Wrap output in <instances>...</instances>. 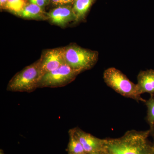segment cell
<instances>
[{"mask_svg":"<svg viewBox=\"0 0 154 154\" xmlns=\"http://www.w3.org/2000/svg\"><path fill=\"white\" fill-rule=\"evenodd\" d=\"M103 79L107 86L121 96L137 102H146L141 96L137 84L131 82L118 69L114 67L106 69L103 74Z\"/></svg>","mask_w":154,"mask_h":154,"instance_id":"2","label":"cell"},{"mask_svg":"<svg viewBox=\"0 0 154 154\" xmlns=\"http://www.w3.org/2000/svg\"><path fill=\"white\" fill-rule=\"evenodd\" d=\"M0 154H5L3 153L2 151L1 150V152H0Z\"/></svg>","mask_w":154,"mask_h":154,"instance_id":"20","label":"cell"},{"mask_svg":"<svg viewBox=\"0 0 154 154\" xmlns=\"http://www.w3.org/2000/svg\"><path fill=\"white\" fill-rule=\"evenodd\" d=\"M15 15L22 18L35 20H48L47 13L37 5L28 3L25 8Z\"/></svg>","mask_w":154,"mask_h":154,"instance_id":"10","label":"cell"},{"mask_svg":"<svg viewBox=\"0 0 154 154\" xmlns=\"http://www.w3.org/2000/svg\"><path fill=\"white\" fill-rule=\"evenodd\" d=\"M28 3V0H8L2 9L15 14L23 10Z\"/></svg>","mask_w":154,"mask_h":154,"instance_id":"14","label":"cell"},{"mask_svg":"<svg viewBox=\"0 0 154 154\" xmlns=\"http://www.w3.org/2000/svg\"><path fill=\"white\" fill-rule=\"evenodd\" d=\"M7 1L8 0H0V7L1 9L5 5Z\"/></svg>","mask_w":154,"mask_h":154,"instance_id":"17","label":"cell"},{"mask_svg":"<svg viewBox=\"0 0 154 154\" xmlns=\"http://www.w3.org/2000/svg\"><path fill=\"white\" fill-rule=\"evenodd\" d=\"M93 154H105L103 151L99 152Z\"/></svg>","mask_w":154,"mask_h":154,"instance_id":"19","label":"cell"},{"mask_svg":"<svg viewBox=\"0 0 154 154\" xmlns=\"http://www.w3.org/2000/svg\"><path fill=\"white\" fill-rule=\"evenodd\" d=\"M144 103L147 109L146 121L149 125L151 136L154 137V95L151 96Z\"/></svg>","mask_w":154,"mask_h":154,"instance_id":"13","label":"cell"},{"mask_svg":"<svg viewBox=\"0 0 154 154\" xmlns=\"http://www.w3.org/2000/svg\"><path fill=\"white\" fill-rule=\"evenodd\" d=\"M80 73V72L65 64L42 76L38 88L63 87L72 82Z\"/></svg>","mask_w":154,"mask_h":154,"instance_id":"5","label":"cell"},{"mask_svg":"<svg viewBox=\"0 0 154 154\" xmlns=\"http://www.w3.org/2000/svg\"><path fill=\"white\" fill-rule=\"evenodd\" d=\"M39 60L42 76L66 64L62 48L45 51Z\"/></svg>","mask_w":154,"mask_h":154,"instance_id":"6","label":"cell"},{"mask_svg":"<svg viewBox=\"0 0 154 154\" xmlns=\"http://www.w3.org/2000/svg\"><path fill=\"white\" fill-rule=\"evenodd\" d=\"M42 1H44V2H45L47 4V5H48V4L50 3L51 0H42Z\"/></svg>","mask_w":154,"mask_h":154,"instance_id":"18","label":"cell"},{"mask_svg":"<svg viewBox=\"0 0 154 154\" xmlns=\"http://www.w3.org/2000/svg\"><path fill=\"white\" fill-rule=\"evenodd\" d=\"M30 3L37 5L42 8L44 9L45 7L47 5V4L42 0H28Z\"/></svg>","mask_w":154,"mask_h":154,"instance_id":"16","label":"cell"},{"mask_svg":"<svg viewBox=\"0 0 154 154\" xmlns=\"http://www.w3.org/2000/svg\"><path fill=\"white\" fill-rule=\"evenodd\" d=\"M70 130L79 141L87 154L96 153L103 150L104 139L96 137L79 128H75Z\"/></svg>","mask_w":154,"mask_h":154,"instance_id":"7","label":"cell"},{"mask_svg":"<svg viewBox=\"0 0 154 154\" xmlns=\"http://www.w3.org/2000/svg\"><path fill=\"white\" fill-rule=\"evenodd\" d=\"M42 76L39 60L16 74L9 82L7 91L27 93L33 92L38 88Z\"/></svg>","mask_w":154,"mask_h":154,"instance_id":"3","label":"cell"},{"mask_svg":"<svg viewBox=\"0 0 154 154\" xmlns=\"http://www.w3.org/2000/svg\"><path fill=\"white\" fill-rule=\"evenodd\" d=\"M62 48L66 63L81 73L92 69L98 61L97 51L83 48L76 44Z\"/></svg>","mask_w":154,"mask_h":154,"instance_id":"4","label":"cell"},{"mask_svg":"<svg viewBox=\"0 0 154 154\" xmlns=\"http://www.w3.org/2000/svg\"><path fill=\"white\" fill-rule=\"evenodd\" d=\"M74 0H51L50 2L53 5L58 6L71 5L73 4Z\"/></svg>","mask_w":154,"mask_h":154,"instance_id":"15","label":"cell"},{"mask_svg":"<svg viewBox=\"0 0 154 154\" xmlns=\"http://www.w3.org/2000/svg\"><path fill=\"white\" fill-rule=\"evenodd\" d=\"M69 141L68 145L67 151L69 154H88L82 144L75 137L70 130L69 131Z\"/></svg>","mask_w":154,"mask_h":154,"instance_id":"12","label":"cell"},{"mask_svg":"<svg viewBox=\"0 0 154 154\" xmlns=\"http://www.w3.org/2000/svg\"><path fill=\"white\" fill-rule=\"evenodd\" d=\"M153 146H154V143H153Z\"/></svg>","mask_w":154,"mask_h":154,"instance_id":"21","label":"cell"},{"mask_svg":"<svg viewBox=\"0 0 154 154\" xmlns=\"http://www.w3.org/2000/svg\"><path fill=\"white\" fill-rule=\"evenodd\" d=\"M137 85L141 94L148 93L154 95V69L141 71L137 77Z\"/></svg>","mask_w":154,"mask_h":154,"instance_id":"9","label":"cell"},{"mask_svg":"<svg viewBox=\"0 0 154 154\" xmlns=\"http://www.w3.org/2000/svg\"><path fill=\"white\" fill-rule=\"evenodd\" d=\"M150 130L128 131L121 137L104 139L105 154H154L153 144L149 140Z\"/></svg>","mask_w":154,"mask_h":154,"instance_id":"1","label":"cell"},{"mask_svg":"<svg viewBox=\"0 0 154 154\" xmlns=\"http://www.w3.org/2000/svg\"><path fill=\"white\" fill-rule=\"evenodd\" d=\"M95 0H74L72 9L76 17V22L84 19Z\"/></svg>","mask_w":154,"mask_h":154,"instance_id":"11","label":"cell"},{"mask_svg":"<svg viewBox=\"0 0 154 154\" xmlns=\"http://www.w3.org/2000/svg\"><path fill=\"white\" fill-rule=\"evenodd\" d=\"M47 14L48 20L59 26H64L72 21L76 22V17L72 6H58L47 13Z\"/></svg>","mask_w":154,"mask_h":154,"instance_id":"8","label":"cell"}]
</instances>
